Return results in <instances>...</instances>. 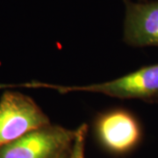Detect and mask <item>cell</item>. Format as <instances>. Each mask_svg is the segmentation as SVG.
<instances>
[{
    "label": "cell",
    "mask_w": 158,
    "mask_h": 158,
    "mask_svg": "<svg viewBox=\"0 0 158 158\" xmlns=\"http://www.w3.org/2000/svg\"><path fill=\"white\" fill-rule=\"evenodd\" d=\"M32 86L50 88L60 93L88 91L118 98H137L154 101L158 98V64L143 67L117 79L100 84L85 86H60L34 83Z\"/></svg>",
    "instance_id": "7a4b0ae2"
},
{
    "label": "cell",
    "mask_w": 158,
    "mask_h": 158,
    "mask_svg": "<svg viewBox=\"0 0 158 158\" xmlns=\"http://www.w3.org/2000/svg\"><path fill=\"white\" fill-rule=\"evenodd\" d=\"M125 41L134 47H158V0H125Z\"/></svg>",
    "instance_id": "5b68a950"
},
{
    "label": "cell",
    "mask_w": 158,
    "mask_h": 158,
    "mask_svg": "<svg viewBox=\"0 0 158 158\" xmlns=\"http://www.w3.org/2000/svg\"><path fill=\"white\" fill-rule=\"evenodd\" d=\"M87 125L83 124L76 130L73 145L67 158H85V139L87 135Z\"/></svg>",
    "instance_id": "8992f818"
},
{
    "label": "cell",
    "mask_w": 158,
    "mask_h": 158,
    "mask_svg": "<svg viewBox=\"0 0 158 158\" xmlns=\"http://www.w3.org/2000/svg\"><path fill=\"white\" fill-rule=\"evenodd\" d=\"M49 124L48 117L30 97L16 91H6L1 97L0 147Z\"/></svg>",
    "instance_id": "3957f363"
},
{
    "label": "cell",
    "mask_w": 158,
    "mask_h": 158,
    "mask_svg": "<svg viewBox=\"0 0 158 158\" xmlns=\"http://www.w3.org/2000/svg\"><path fill=\"white\" fill-rule=\"evenodd\" d=\"M76 130L47 125L0 147V158H67Z\"/></svg>",
    "instance_id": "6da1fadb"
},
{
    "label": "cell",
    "mask_w": 158,
    "mask_h": 158,
    "mask_svg": "<svg viewBox=\"0 0 158 158\" xmlns=\"http://www.w3.org/2000/svg\"><path fill=\"white\" fill-rule=\"evenodd\" d=\"M95 134L103 147L117 155L133 151L142 139V128L138 118L121 109L103 113L97 118Z\"/></svg>",
    "instance_id": "277c9868"
}]
</instances>
